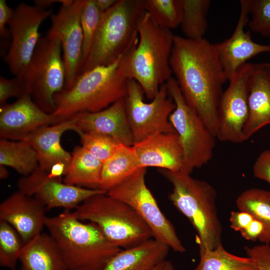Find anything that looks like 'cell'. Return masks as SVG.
<instances>
[{"label": "cell", "instance_id": "cell-1", "mask_svg": "<svg viewBox=\"0 0 270 270\" xmlns=\"http://www.w3.org/2000/svg\"><path fill=\"white\" fill-rule=\"evenodd\" d=\"M170 66L184 101L216 137L218 106L228 79L214 44L174 35Z\"/></svg>", "mask_w": 270, "mask_h": 270}, {"label": "cell", "instance_id": "cell-2", "mask_svg": "<svg viewBox=\"0 0 270 270\" xmlns=\"http://www.w3.org/2000/svg\"><path fill=\"white\" fill-rule=\"evenodd\" d=\"M138 34L120 58L118 70L126 79L136 81L152 100L172 77L170 58L175 34L156 24L146 11L139 20Z\"/></svg>", "mask_w": 270, "mask_h": 270}, {"label": "cell", "instance_id": "cell-3", "mask_svg": "<svg viewBox=\"0 0 270 270\" xmlns=\"http://www.w3.org/2000/svg\"><path fill=\"white\" fill-rule=\"evenodd\" d=\"M45 226L68 270H102L122 250L112 244L96 224L82 222L69 210L47 216Z\"/></svg>", "mask_w": 270, "mask_h": 270}, {"label": "cell", "instance_id": "cell-4", "mask_svg": "<svg viewBox=\"0 0 270 270\" xmlns=\"http://www.w3.org/2000/svg\"><path fill=\"white\" fill-rule=\"evenodd\" d=\"M160 172L172 186L170 200L196 231L200 254L222 245V227L218 214L215 188L184 171Z\"/></svg>", "mask_w": 270, "mask_h": 270}, {"label": "cell", "instance_id": "cell-5", "mask_svg": "<svg viewBox=\"0 0 270 270\" xmlns=\"http://www.w3.org/2000/svg\"><path fill=\"white\" fill-rule=\"evenodd\" d=\"M122 56L111 64L78 75L70 88L54 96L56 109L52 114L64 120L79 113L100 111L124 98L128 79L118 68Z\"/></svg>", "mask_w": 270, "mask_h": 270}, {"label": "cell", "instance_id": "cell-6", "mask_svg": "<svg viewBox=\"0 0 270 270\" xmlns=\"http://www.w3.org/2000/svg\"><path fill=\"white\" fill-rule=\"evenodd\" d=\"M144 0H117L102 14L100 24L77 76L116 62L138 37V26L144 12Z\"/></svg>", "mask_w": 270, "mask_h": 270}, {"label": "cell", "instance_id": "cell-7", "mask_svg": "<svg viewBox=\"0 0 270 270\" xmlns=\"http://www.w3.org/2000/svg\"><path fill=\"white\" fill-rule=\"evenodd\" d=\"M72 212L78 220L96 224L112 244L122 249L153 238L150 228L132 207L107 192L88 198Z\"/></svg>", "mask_w": 270, "mask_h": 270}, {"label": "cell", "instance_id": "cell-8", "mask_svg": "<svg viewBox=\"0 0 270 270\" xmlns=\"http://www.w3.org/2000/svg\"><path fill=\"white\" fill-rule=\"evenodd\" d=\"M59 38L47 32L41 36L26 70L24 79L34 102L44 112L53 114L54 96L64 88L66 68Z\"/></svg>", "mask_w": 270, "mask_h": 270}, {"label": "cell", "instance_id": "cell-9", "mask_svg": "<svg viewBox=\"0 0 270 270\" xmlns=\"http://www.w3.org/2000/svg\"><path fill=\"white\" fill-rule=\"evenodd\" d=\"M166 84L176 104L169 120L182 147L183 171L190 174L194 168L202 167L212 159L216 138L196 112L186 102L175 78L172 77Z\"/></svg>", "mask_w": 270, "mask_h": 270}, {"label": "cell", "instance_id": "cell-10", "mask_svg": "<svg viewBox=\"0 0 270 270\" xmlns=\"http://www.w3.org/2000/svg\"><path fill=\"white\" fill-rule=\"evenodd\" d=\"M146 168L141 167L107 192L110 196L124 202L142 218L152 231L153 238L174 252L186 248L170 221L160 210L145 182Z\"/></svg>", "mask_w": 270, "mask_h": 270}, {"label": "cell", "instance_id": "cell-11", "mask_svg": "<svg viewBox=\"0 0 270 270\" xmlns=\"http://www.w3.org/2000/svg\"><path fill=\"white\" fill-rule=\"evenodd\" d=\"M126 110L134 144L158 133H176L169 118L176 108L166 83L150 102L144 101V92L134 80L128 79Z\"/></svg>", "mask_w": 270, "mask_h": 270}, {"label": "cell", "instance_id": "cell-12", "mask_svg": "<svg viewBox=\"0 0 270 270\" xmlns=\"http://www.w3.org/2000/svg\"><path fill=\"white\" fill-rule=\"evenodd\" d=\"M52 14L51 10L25 2L18 4L14 9L8 24L12 42L4 60L14 76L24 78L41 37L39 33L40 26Z\"/></svg>", "mask_w": 270, "mask_h": 270}, {"label": "cell", "instance_id": "cell-13", "mask_svg": "<svg viewBox=\"0 0 270 270\" xmlns=\"http://www.w3.org/2000/svg\"><path fill=\"white\" fill-rule=\"evenodd\" d=\"M253 64L247 62L229 80L218 106L216 137L222 142H244L243 129L248 116V82Z\"/></svg>", "mask_w": 270, "mask_h": 270}, {"label": "cell", "instance_id": "cell-14", "mask_svg": "<svg viewBox=\"0 0 270 270\" xmlns=\"http://www.w3.org/2000/svg\"><path fill=\"white\" fill-rule=\"evenodd\" d=\"M84 2V0H63L58 12L50 16L48 33L57 36L62 44L66 73L64 89L72 86L78 74L83 42L80 16Z\"/></svg>", "mask_w": 270, "mask_h": 270}, {"label": "cell", "instance_id": "cell-15", "mask_svg": "<svg viewBox=\"0 0 270 270\" xmlns=\"http://www.w3.org/2000/svg\"><path fill=\"white\" fill-rule=\"evenodd\" d=\"M18 186L19 190L39 200L46 210L56 208L74 210L88 198L107 192L70 185L61 180L51 178L48 172L39 166L30 175L20 178Z\"/></svg>", "mask_w": 270, "mask_h": 270}, {"label": "cell", "instance_id": "cell-16", "mask_svg": "<svg viewBox=\"0 0 270 270\" xmlns=\"http://www.w3.org/2000/svg\"><path fill=\"white\" fill-rule=\"evenodd\" d=\"M62 121L44 112L26 94L12 104L0 106V139L21 140L38 129Z\"/></svg>", "mask_w": 270, "mask_h": 270}, {"label": "cell", "instance_id": "cell-17", "mask_svg": "<svg viewBox=\"0 0 270 270\" xmlns=\"http://www.w3.org/2000/svg\"><path fill=\"white\" fill-rule=\"evenodd\" d=\"M240 12L232 35L214 44L228 80L248 60L262 52H270V44H262L252 40L250 31L244 30L250 16V0H240Z\"/></svg>", "mask_w": 270, "mask_h": 270}, {"label": "cell", "instance_id": "cell-18", "mask_svg": "<svg viewBox=\"0 0 270 270\" xmlns=\"http://www.w3.org/2000/svg\"><path fill=\"white\" fill-rule=\"evenodd\" d=\"M46 208L37 199L18 190L0 204V220L11 225L24 244L42 232Z\"/></svg>", "mask_w": 270, "mask_h": 270}, {"label": "cell", "instance_id": "cell-19", "mask_svg": "<svg viewBox=\"0 0 270 270\" xmlns=\"http://www.w3.org/2000/svg\"><path fill=\"white\" fill-rule=\"evenodd\" d=\"M76 133L98 134L110 136L120 143L134 145V140L126 110L125 98L97 112H84L74 115Z\"/></svg>", "mask_w": 270, "mask_h": 270}, {"label": "cell", "instance_id": "cell-20", "mask_svg": "<svg viewBox=\"0 0 270 270\" xmlns=\"http://www.w3.org/2000/svg\"><path fill=\"white\" fill-rule=\"evenodd\" d=\"M141 167L184 170V154L176 133H158L133 145Z\"/></svg>", "mask_w": 270, "mask_h": 270}, {"label": "cell", "instance_id": "cell-21", "mask_svg": "<svg viewBox=\"0 0 270 270\" xmlns=\"http://www.w3.org/2000/svg\"><path fill=\"white\" fill-rule=\"evenodd\" d=\"M248 106L244 142L270 124V62L253 64L248 82Z\"/></svg>", "mask_w": 270, "mask_h": 270}, {"label": "cell", "instance_id": "cell-22", "mask_svg": "<svg viewBox=\"0 0 270 270\" xmlns=\"http://www.w3.org/2000/svg\"><path fill=\"white\" fill-rule=\"evenodd\" d=\"M68 130L76 132V122L74 116L38 129L21 140L26 142L34 148L37 154L39 167L48 172L58 162L64 163L68 167L72 154L63 148L60 138Z\"/></svg>", "mask_w": 270, "mask_h": 270}, {"label": "cell", "instance_id": "cell-23", "mask_svg": "<svg viewBox=\"0 0 270 270\" xmlns=\"http://www.w3.org/2000/svg\"><path fill=\"white\" fill-rule=\"evenodd\" d=\"M170 248L152 238L134 246L122 249L102 270H152L166 259Z\"/></svg>", "mask_w": 270, "mask_h": 270}, {"label": "cell", "instance_id": "cell-24", "mask_svg": "<svg viewBox=\"0 0 270 270\" xmlns=\"http://www.w3.org/2000/svg\"><path fill=\"white\" fill-rule=\"evenodd\" d=\"M18 260L20 270H68L52 238L42 232L24 244Z\"/></svg>", "mask_w": 270, "mask_h": 270}, {"label": "cell", "instance_id": "cell-25", "mask_svg": "<svg viewBox=\"0 0 270 270\" xmlns=\"http://www.w3.org/2000/svg\"><path fill=\"white\" fill-rule=\"evenodd\" d=\"M63 182L85 188L99 190L102 162L82 146H76Z\"/></svg>", "mask_w": 270, "mask_h": 270}, {"label": "cell", "instance_id": "cell-26", "mask_svg": "<svg viewBox=\"0 0 270 270\" xmlns=\"http://www.w3.org/2000/svg\"><path fill=\"white\" fill-rule=\"evenodd\" d=\"M140 168L133 146L122 144L102 163L99 190L107 192Z\"/></svg>", "mask_w": 270, "mask_h": 270}, {"label": "cell", "instance_id": "cell-27", "mask_svg": "<svg viewBox=\"0 0 270 270\" xmlns=\"http://www.w3.org/2000/svg\"><path fill=\"white\" fill-rule=\"evenodd\" d=\"M0 165L10 166L26 176L38 166L37 154L28 143L22 140H0Z\"/></svg>", "mask_w": 270, "mask_h": 270}, {"label": "cell", "instance_id": "cell-28", "mask_svg": "<svg viewBox=\"0 0 270 270\" xmlns=\"http://www.w3.org/2000/svg\"><path fill=\"white\" fill-rule=\"evenodd\" d=\"M238 210L250 214L264 225V231L258 240L270 243V191L251 188L242 192L236 198Z\"/></svg>", "mask_w": 270, "mask_h": 270}, {"label": "cell", "instance_id": "cell-29", "mask_svg": "<svg viewBox=\"0 0 270 270\" xmlns=\"http://www.w3.org/2000/svg\"><path fill=\"white\" fill-rule=\"evenodd\" d=\"M200 261L194 270H258L254 260L249 256L232 254L221 245L200 254Z\"/></svg>", "mask_w": 270, "mask_h": 270}, {"label": "cell", "instance_id": "cell-30", "mask_svg": "<svg viewBox=\"0 0 270 270\" xmlns=\"http://www.w3.org/2000/svg\"><path fill=\"white\" fill-rule=\"evenodd\" d=\"M210 3L209 0H182L183 15L180 26L186 38H204L208 28L206 16Z\"/></svg>", "mask_w": 270, "mask_h": 270}, {"label": "cell", "instance_id": "cell-31", "mask_svg": "<svg viewBox=\"0 0 270 270\" xmlns=\"http://www.w3.org/2000/svg\"><path fill=\"white\" fill-rule=\"evenodd\" d=\"M144 10L158 26L169 30L180 25L182 0H144Z\"/></svg>", "mask_w": 270, "mask_h": 270}, {"label": "cell", "instance_id": "cell-32", "mask_svg": "<svg viewBox=\"0 0 270 270\" xmlns=\"http://www.w3.org/2000/svg\"><path fill=\"white\" fill-rule=\"evenodd\" d=\"M24 244L17 231L0 220V266L15 270Z\"/></svg>", "mask_w": 270, "mask_h": 270}, {"label": "cell", "instance_id": "cell-33", "mask_svg": "<svg viewBox=\"0 0 270 270\" xmlns=\"http://www.w3.org/2000/svg\"><path fill=\"white\" fill-rule=\"evenodd\" d=\"M101 16L96 0H84L80 16L83 42L80 65L87 56L98 29Z\"/></svg>", "mask_w": 270, "mask_h": 270}, {"label": "cell", "instance_id": "cell-34", "mask_svg": "<svg viewBox=\"0 0 270 270\" xmlns=\"http://www.w3.org/2000/svg\"><path fill=\"white\" fill-rule=\"evenodd\" d=\"M82 146L102 163L112 156L122 144L110 136L83 132L78 134Z\"/></svg>", "mask_w": 270, "mask_h": 270}, {"label": "cell", "instance_id": "cell-35", "mask_svg": "<svg viewBox=\"0 0 270 270\" xmlns=\"http://www.w3.org/2000/svg\"><path fill=\"white\" fill-rule=\"evenodd\" d=\"M250 19L248 26L253 32L270 36V0H250Z\"/></svg>", "mask_w": 270, "mask_h": 270}, {"label": "cell", "instance_id": "cell-36", "mask_svg": "<svg viewBox=\"0 0 270 270\" xmlns=\"http://www.w3.org/2000/svg\"><path fill=\"white\" fill-rule=\"evenodd\" d=\"M26 94L28 92L24 78L14 76L8 79L0 76V106L6 104L10 98L14 96L18 98Z\"/></svg>", "mask_w": 270, "mask_h": 270}, {"label": "cell", "instance_id": "cell-37", "mask_svg": "<svg viewBox=\"0 0 270 270\" xmlns=\"http://www.w3.org/2000/svg\"><path fill=\"white\" fill-rule=\"evenodd\" d=\"M244 250L248 256L254 260L258 270H270V244L246 246Z\"/></svg>", "mask_w": 270, "mask_h": 270}, {"label": "cell", "instance_id": "cell-38", "mask_svg": "<svg viewBox=\"0 0 270 270\" xmlns=\"http://www.w3.org/2000/svg\"><path fill=\"white\" fill-rule=\"evenodd\" d=\"M254 176L270 184V150H263L256 158L253 166Z\"/></svg>", "mask_w": 270, "mask_h": 270}, {"label": "cell", "instance_id": "cell-39", "mask_svg": "<svg viewBox=\"0 0 270 270\" xmlns=\"http://www.w3.org/2000/svg\"><path fill=\"white\" fill-rule=\"evenodd\" d=\"M254 219L248 212L242 211H232L230 216V226L234 230L240 232L247 228Z\"/></svg>", "mask_w": 270, "mask_h": 270}, {"label": "cell", "instance_id": "cell-40", "mask_svg": "<svg viewBox=\"0 0 270 270\" xmlns=\"http://www.w3.org/2000/svg\"><path fill=\"white\" fill-rule=\"evenodd\" d=\"M14 9L10 8L5 0H0V35L2 37L10 34L9 30L6 28L10 20Z\"/></svg>", "mask_w": 270, "mask_h": 270}, {"label": "cell", "instance_id": "cell-41", "mask_svg": "<svg viewBox=\"0 0 270 270\" xmlns=\"http://www.w3.org/2000/svg\"><path fill=\"white\" fill-rule=\"evenodd\" d=\"M264 225L259 220L254 219L250 224L240 232L242 236L246 240H258L264 231Z\"/></svg>", "mask_w": 270, "mask_h": 270}, {"label": "cell", "instance_id": "cell-42", "mask_svg": "<svg viewBox=\"0 0 270 270\" xmlns=\"http://www.w3.org/2000/svg\"><path fill=\"white\" fill-rule=\"evenodd\" d=\"M68 166L63 162L55 164L48 172L49 178L62 180V176H64L66 172Z\"/></svg>", "mask_w": 270, "mask_h": 270}, {"label": "cell", "instance_id": "cell-43", "mask_svg": "<svg viewBox=\"0 0 270 270\" xmlns=\"http://www.w3.org/2000/svg\"><path fill=\"white\" fill-rule=\"evenodd\" d=\"M117 0H96L97 7L102 14L110 9L116 2Z\"/></svg>", "mask_w": 270, "mask_h": 270}, {"label": "cell", "instance_id": "cell-44", "mask_svg": "<svg viewBox=\"0 0 270 270\" xmlns=\"http://www.w3.org/2000/svg\"><path fill=\"white\" fill-rule=\"evenodd\" d=\"M63 0H34L36 6L46 8L52 6L56 2L62 3Z\"/></svg>", "mask_w": 270, "mask_h": 270}, {"label": "cell", "instance_id": "cell-45", "mask_svg": "<svg viewBox=\"0 0 270 270\" xmlns=\"http://www.w3.org/2000/svg\"><path fill=\"white\" fill-rule=\"evenodd\" d=\"M152 270H175L172 262L166 259L156 265Z\"/></svg>", "mask_w": 270, "mask_h": 270}, {"label": "cell", "instance_id": "cell-46", "mask_svg": "<svg viewBox=\"0 0 270 270\" xmlns=\"http://www.w3.org/2000/svg\"><path fill=\"white\" fill-rule=\"evenodd\" d=\"M9 172L6 166L2 165H0V178L1 179L6 178L8 177Z\"/></svg>", "mask_w": 270, "mask_h": 270}]
</instances>
